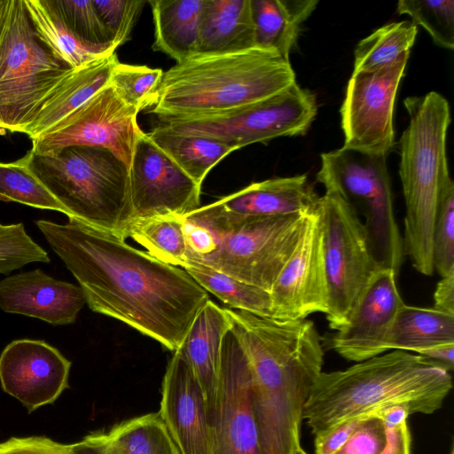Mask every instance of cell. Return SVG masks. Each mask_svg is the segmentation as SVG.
Here are the masks:
<instances>
[{
    "mask_svg": "<svg viewBox=\"0 0 454 454\" xmlns=\"http://www.w3.org/2000/svg\"><path fill=\"white\" fill-rule=\"evenodd\" d=\"M35 224L78 281L92 311L128 325L173 353L180 348L209 300L184 269L74 217L65 224Z\"/></svg>",
    "mask_w": 454,
    "mask_h": 454,
    "instance_id": "cell-1",
    "label": "cell"
},
{
    "mask_svg": "<svg viewBox=\"0 0 454 454\" xmlns=\"http://www.w3.org/2000/svg\"><path fill=\"white\" fill-rule=\"evenodd\" d=\"M224 310L247 364L261 454H294L301 446L304 407L324 364L317 327L306 318Z\"/></svg>",
    "mask_w": 454,
    "mask_h": 454,
    "instance_id": "cell-2",
    "label": "cell"
},
{
    "mask_svg": "<svg viewBox=\"0 0 454 454\" xmlns=\"http://www.w3.org/2000/svg\"><path fill=\"white\" fill-rule=\"evenodd\" d=\"M452 388L444 366L403 350L358 362L340 371L322 372L308 396L303 419L316 435L350 418L389 406L410 414H432Z\"/></svg>",
    "mask_w": 454,
    "mask_h": 454,
    "instance_id": "cell-3",
    "label": "cell"
},
{
    "mask_svg": "<svg viewBox=\"0 0 454 454\" xmlns=\"http://www.w3.org/2000/svg\"><path fill=\"white\" fill-rule=\"evenodd\" d=\"M290 60L255 47L227 54H194L163 73L158 119L216 115L270 98L295 83Z\"/></svg>",
    "mask_w": 454,
    "mask_h": 454,
    "instance_id": "cell-4",
    "label": "cell"
},
{
    "mask_svg": "<svg viewBox=\"0 0 454 454\" xmlns=\"http://www.w3.org/2000/svg\"><path fill=\"white\" fill-rule=\"evenodd\" d=\"M409 122L399 140V175L405 201L404 254L432 276L433 231L442 189L451 180L446 153L450 123L447 99L436 91L403 101Z\"/></svg>",
    "mask_w": 454,
    "mask_h": 454,
    "instance_id": "cell-5",
    "label": "cell"
},
{
    "mask_svg": "<svg viewBox=\"0 0 454 454\" xmlns=\"http://www.w3.org/2000/svg\"><path fill=\"white\" fill-rule=\"evenodd\" d=\"M30 171L69 216L124 239L133 222L127 165L106 148L74 145L25 155Z\"/></svg>",
    "mask_w": 454,
    "mask_h": 454,
    "instance_id": "cell-6",
    "label": "cell"
},
{
    "mask_svg": "<svg viewBox=\"0 0 454 454\" xmlns=\"http://www.w3.org/2000/svg\"><path fill=\"white\" fill-rule=\"evenodd\" d=\"M73 70L40 37L25 0H0V129L27 134Z\"/></svg>",
    "mask_w": 454,
    "mask_h": 454,
    "instance_id": "cell-7",
    "label": "cell"
},
{
    "mask_svg": "<svg viewBox=\"0 0 454 454\" xmlns=\"http://www.w3.org/2000/svg\"><path fill=\"white\" fill-rule=\"evenodd\" d=\"M310 212L241 216L223 212L212 202L187 215L204 223L215 238L216 249L207 266L270 293L296 247Z\"/></svg>",
    "mask_w": 454,
    "mask_h": 454,
    "instance_id": "cell-8",
    "label": "cell"
},
{
    "mask_svg": "<svg viewBox=\"0 0 454 454\" xmlns=\"http://www.w3.org/2000/svg\"><path fill=\"white\" fill-rule=\"evenodd\" d=\"M317 180L325 192L338 195L358 216L364 217L363 223L378 267L398 274L404 249L394 213L386 157L342 146L321 154Z\"/></svg>",
    "mask_w": 454,
    "mask_h": 454,
    "instance_id": "cell-9",
    "label": "cell"
},
{
    "mask_svg": "<svg viewBox=\"0 0 454 454\" xmlns=\"http://www.w3.org/2000/svg\"><path fill=\"white\" fill-rule=\"evenodd\" d=\"M317 214L328 292L326 318L333 330L344 325L372 278L380 270L356 213L338 195L319 197Z\"/></svg>",
    "mask_w": 454,
    "mask_h": 454,
    "instance_id": "cell-10",
    "label": "cell"
},
{
    "mask_svg": "<svg viewBox=\"0 0 454 454\" xmlns=\"http://www.w3.org/2000/svg\"><path fill=\"white\" fill-rule=\"evenodd\" d=\"M317 111L315 95L297 82L264 100L209 116L158 119L156 127L173 133L196 135L240 149L279 137L303 135Z\"/></svg>",
    "mask_w": 454,
    "mask_h": 454,
    "instance_id": "cell-11",
    "label": "cell"
},
{
    "mask_svg": "<svg viewBox=\"0 0 454 454\" xmlns=\"http://www.w3.org/2000/svg\"><path fill=\"white\" fill-rule=\"evenodd\" d=\"M409 56L376 70L352 73L340 107L343 147L387 158L395 144L394 107Z\"/></svg>",
    "mask_w": 454,
    "mask_h": 454,
    "instance_id": "cell-12",
    "label": "cell"
},
{
    "mask_svg": "<svg viewBox=\"0 0 454 454\" xmlns=\"http://www.w3.org/2000/svg\"><path fill=\"white\" fill-rule=\"evenodd\" d=\"M137 114L108 83L51 129L32 139L31 151L51 154L74 145L102 147L129 168L143 131Z\"/></svg>",
    "mask_w": 454,
    "mask_h": 454,
    "instance_id": "cell-13",
    "label": "cell"
},
{
    "mask_svg": "<svg viewBox=\"0 0 454 454\" xmlns=\"http://www.w3.org/2000/svg\"><path fill=\"white\" fill-rule=\"evenodd\" d=\"M129 176L133 222L184 217L200 207L201 186L144 131L136 142Z\"/></svg>",
    "mask_w": 454,
    "mask_h": 454,
    "instance_id": "cell-14",
    "label": "cell"
},
{
    "mask_svg": "<svg viewBox=\"0 0 454 454\" xmlns=\"http://www.w3.org/2000/svg\"><path fill=\"white\" fill-rule=\"evenodd\" d=\"M208 415L211 454H261L252 408L250 374L230 325L223 339L217 400Z\"/></svg>",
    "mask_w": 454,
    "mask_h": 454,
    "instance_id": "cell-15",
    "label": "cell"
},
{
    "mask_svg": "<svg viewBox=\"0 0 454 454\" xmlns=\"http://www.w3.org/2000/svg\"><path fill=\"white\" fill-rule=\"evenodd\" d=\"M270 294L272 318L298 320L316 312L327 313V283L317 207L309 214L301 237Z\"/></svg>",
    "mask_w": 454,
    "mask_h": 454,
    "instance_id": "cell-16",
    "label": "cell"
},
{
    "mask_svg": "<svg viewBox=\"0 0 454 454\" xmlns=\"http://www.w3.org/2000/svg\"><path fill=\"white\" fill-rule=\"evenodd\" d=\"M396 276L389 269L376 272L348 322L332 336L331 348L343 358L358 363L387 351L393 323L405 304L396 285Z\"/></svg>",
    "mask_w": 454,
    "mask_h": 454,
    "instance_id": "cell-17",
    "label": "cell"
},
{
    "mask_svg": "<svg viewBox=\"0 0 454 454\" xmlns=\"http://www.w3.org/2000/svg\"><path fill=\"white\" fill-rule=\"evenodd\" d=\"M70 368L71 362L44 340H16L0 355L1 386L32 412L68 387Z\"/></svg>",
    "mask_w": 454,
    "mask_h": 454,
    "instance_id": "cell-18",
    "label": "cell"
},
{
    "mask_svg": "<svg viewBox=\"0 0 454 454\" xmlns=\"http://www.w3.org/2000/svg\"><path fill=\"white\" fill-rule=\"evenodd\" d=\"M159 413L180 454H211L206 400L180 348L173 353L166 368Z\"/></svg>",
    "mask_w": 454,
    "mask_h": 454,
    "instance_id": "cell-19",
    "label": "cell"
},
{
    "mask_svg": "<svg viewBox=\"0 0 454 454\" xmlns=\"http://www.w3.org/2000/svg\"><path fill=\"white\" fill-rule=\"evenodd\" d=\"M86 303L80 286L36 269L0 281V309L53 325L73 324Z\"/></svg>",
    "mask_w": 454,
    "mask_h": 454,
    "instance_id": "cell-20",
    "label": "cell"
},
{
    "mask_svg": "<svg viewBox=\"0 0 454 454\" xmlns=\"http://www.w3.org/2000/svg\"><path fill=\"white\" fill-rule=\"evenodd\" d=\"M318 200L307 176L299 175L252 183L213 204L236 215L270 217L307 214Z\"/></svg>",
    "mask_w": 454,
    "mask_h": 454,
    "instance_id": "cell-21",
    "label": "cell"
},
{
    "mask_svg": "<svg viewBox=\"0 0 454 454\" xmlns=\"http://www.w3.org/2000/svg\"><path fill=\"white\" fill-rule=\"evenodd\" d=\"M229 321L224 308L210 299L202 306L180 347L211 411L216 403L223 335Z\"/></svg>",
    "mask_w": 454,
    "mask_h": 454,
    "instance_id": "cell-22",
    "label": "cell"
},
{
    "mask_svg": "<svg viewBox=\"0 0 454 454\" xmlns=\"http://www.w3.org/2000/svg\"><path fill=\"white\" fill-rule=\"evenodd\" d=\"M70 449L72 454H180L159 412L91 433Z\"/></svg>",
    "mask_w": 454,
    "mask_h": 454,
    "instance_id": "cell-23",
    "label": "cell"
},
{
    "mask_svg": "<svg viewBox=\"0 0 454 454\" xmlns=\"http://www.w3.org/2000/svg\"><path fill=\"white\" fill-rule=\"evenodd\" d=\"M255 47L251 0H204L196 54H227Z\"/></svg>",
    "mask_w": 454,
    "mask_h": 454,
    "instance_id": "cell-24",
    "label": "cell"
},
{
    "mask_svg": "<svg viewBox=\"0 0 454 454\" xmlns=\"http://www.w3.org/2000/svg\"><path fill=\"white\" fill-rule=\"evenodd\" d=\"M118 62L116 53L113 52L74 68L49 96L28 128L27 135L31 140L51 129L106 86Z\"/></svg>",
    "mask_w": 454,
    "mask_h": 454,
    "instance_id": "cell-25",
    "label": "cell"
},
{
    "mask_svg": "<svg viewBox=\"0 0 454 454\" xmlns=\"http://www.w3.org/2000/svg\"><path fill=\"white\" fill-rule=\"evenodd\" d=\"M154 22L152 48L180 63L197 52L204 0H150Z\"/></svg>",
    "mask_w": 454,
    "mask_h": 454,
    "instance_id": "cell-26",
    "label": "cell"
},
{
    "mask_svg": "<svg viewBox=\"0 0 454 454\" xmlns=\"http://www.w3.org/2000/svg\"><path fill=\"white\" fill-rule=\"evenodd\" d=\"M317 4V0H251L256 46L290 60L301 26Z\"/></svg>",
    "mask_w": 454,
    "mask_h": 454,
    "instance_id": "cell-27",
    "label": "cell"
},
{
    "mask_svg": "<svg viewBox=\"0 0 454 454\" xmlns=\"http://www.w3.org/2000/svg\"><path fill=\"white\" fill-rule=\"evenodd\" d=\"M448 343H454V315L434 308L404 304L393 323L387 349L420 355L428 348Z\"/></svg>",
    "mask_w": 454,
    "mask_h": 454,
    "instance_id": "cell-28",
    "label": "cell"
},
{
    "mask_svg": "<svg viewBox=\"0 0 454 454\" xmlns=\"http://www.w3.org/2000/svg\"><path fill=\"white\" fill-rule=\"evenodd\" d=\"M150 139L196 184L202 183L208 172L236 149L218 141L189 134H177L156 126L147 133Z\"/></svg>",
    "mask_w": 454,
    "mask_h": 454,
    "instance_id": "cell-29",
    "label": "cell"
},
{
    "mask_svg": "<svg viewBox=\"0 0 454 454\" xmlns=\"http://www.w3.org/2000/svg\"><path fill=\"white\" fill-rule=\"evenodd\" d=\"M183 269L199 286L216 296L230 309L272 317L269 292L201 263L188 262Z\"/></svg>",
    "mask_w": 454,
    "mask_h": 454,
    "instance_id": "cell-30",
    "label": "cell"
},
{
    "mask_svg": "<svg viewBox=\"0 0 454 454\" xmlns=\"http://www.w3.org/2000/svg\"><path fill=\"white\" fill-rule=\"evenodd\" d=\"M28 13L40 37L62 60L76 68L101 56L105 51L81 41L66 25L47 0H25Z\"/></svg>",
    "mask_w": 454,
    "mask_h": 454,
    "instance_id": "cell-31",
    "label": "cell"
},
{
    "mask_svg": "<svg viewBox=\"0 0 454 454\" xmlns=\"http://www.w3.org/2000/svg\"><path fill=\"white\" fill-rule=\"evenodd\" d=\"M418 34L411 21L387 23L361 40L354 51V70L372 71L388 66L411 51Z\"/></svg>",
    "mask_w": 454,
    "mask_h": 454,
    "instance_id": "cell-32",
    "label": "cell"
},
{
    "mask_svg": "<svg viewBox=\"0 0 454 454\" xmlns=\"http://www.w3.org/2000/svg\"><path fill=\"white\" fill-rule=\"evenodd\" d=\"M129 237L143 246L155 259L182 269L187 263L183 217L160 216L135 221Z\"/></svg>",
    "mask_w": 454,
    "mask_h": 454,
    "instance_id": "cell-33",
    "label": "cell"
},
{
    "mask_svg": "<svg viewBox=\"0 0 454 454\" xmlns=\"http://www.w3.org/2000/svg\"><path fill=\"white\" fill-rule=\"evenodd\" d=\"M0 195L10 201L59 211L69 216L66 207L30 171L25 156L13 162H0Z\"/></svg>",
    "mask_w": 454,
    "mask_h": 454,
    "instance_id": "cell-34",
    "label": "cell"
},
{
    "mask_svg": "<svg viewBox=\"0 0 454 454\" xmlns=\"http://www.w3.org/2000/svg\"><path fill=\"white\" fill-rule=\"evenodd\" d=\"M163 73L160 68L119 61L113 68L109 84L127 105L139 113L155 105Z\"/></svg>",
    "mask_w": 454,
    "mask_h": 454,
    "instance_id": "cell-35",
    "label": "cell"
},
{
    "mask_svg": "<svg viewBox=\"0 0 454 454\" xmlns=\"http://www.w3.org/2000/svg\"><path fill=\"white\" fill-rule=\"evenodd\" d=\"M397 12L410 16L413 24L427 30L434 44L453 50V0H400Z\"/></svg>",
    "mask_w": 454,
    "mask_h": 454,
    "instance_id": "cell-36",
    "label": "cell"
},
{
    "mask_svg": "<svg viewBox=\"0 0 454 454\" xmlns=\"http://www.w3.org/2000/svg\"><path fill=\"white\" fill-rule=\"evenodd\" d=\"M68 28L86 44L115 51L117 49L101 20L92 0H47Z\"/></svg>",
    "mask_w": 454,
    "mask_h": 454,
    "instance_id": "cell-37",
    "label": "cell"
},
{
    "mask_svg": "<svg viewBox=\"0 0 454 454\" xmlns=\"http://www.w3.org/2000/svg\"><path fill=\"white\" fill-rule=\"evenodd\" d=\"M433 265L440 277L454 271V183H447L440 196L433 231Z\"/></svg>",
    "mask_w": 454,
    "mask_h": 454,
    "instance_id": "cell-38",
    "label": "cell"
},
{
    "mask_svg": "<svg viewBox=\"0 0 454 454\" xmlns=\"http://www.w3.org/2000/svg\"><path fill=\"white\" fill-rule=\"evenodd\" d=\"M35 262H50V258L26 232L24 224L0 223V273L9 274Z\"/></svg>",
    "mask_w": 454,
    "mask_h": 454,
    "instance_id": "cell-39",
    "label": "cell"
},
{
    "mask_svg": "<svg viewBox=\"0 0 454 454\" xmlns=\"http://www.w3.org/2000/svg\"><path fill=\"white\" fill-rule=\"evenodd\" d=\"M106 27L113 44L118 48L130 39L131 31L145 1L141 0H92Z\"/></svg>",
    "mask_w": 454,
    "mask_h": 454,
    "instance_id": "cell-40",
    "label": "cell"
},
{
    "mask_svg": "<svg viewBox=\"0 0 454 454\" xmlns=\"http://www.w3.org/2000/svg\"><path fill=\"white\" fill-rule=\"evenodd\" d=\"M386 440L384 423L377 418H368L335 454H380Z\"/></svg>",
    "mask_w": 454,
    "mask_h": 454,
    "instance_id": "cell-41",
    "label": "cell"
},
{
    "mask_svg": "<svg viewBox=\"0 0 454 454\" xmlns=\"http://www.w3.org/2000/svg\"><path fill=\"white\" fill-rule=\"evenodd\" d=\"M372 413L350 418L315 435L316 454H335L348 440L351 434Z\"/></svg>",
    "mask_w": 454,
    "mask_h": 454,
    "instance_id": "cell-42",
    "label": "cell"
},
{
    "mask_svg": "<svg viewBox=\"0 0 454 454\" xmlns=\"http://www.w3.org/2000/svg\"><path fill=\"white\" fill-rule=\"evenodd\" d=\"M0 454H72L70 444L45 436L12 437L0 443Z\"/></svg>",
    "mask_w": 454,
    "mask_h": 454,
    "instance_id": "cell-43",
    "label": "cell"
},
{
    "mask_svg": "<svg viewBox=\"0 0 454 454\" xmlns=\"http://www.w3.org/2000/svg\"><path fill=\"white\" fill-rule=\"evenodd\" d=\"M386 427V444L380 454H411V435L407 420Z\"/></svg>",
    "mask_w": 454,
    "mask_h": 454,
    "instance_id": "cell-44",
    "label": "cell"
},
{
    "mask_svg": "<svg viewBox=\"0 0 454 454\" xmlns=\"http://www.w3.org/2000/svg\"><path fill=\"white\" fill-rule=\"evenodd\" d=\"M433 308L454 315V271L441 277L434 293Z\"/></svg>",
    "mask_w": 454,
    "mask_h": 454,
    "instance_id": "cell-45",
    "label": "cell"
},
{
    "mask_svg": "<svg viewBox=\"0 0 454 454\" xmlns=\"http://www.w3.org/2000/svg\"><path fill=\"white\" fill-rule=\"evenodd\" d=\"M294 454H308L301 446L298 447Z\"/></svg>",
    "mask_w": 454,
    "mask_h": 454,
    "instance_id": "cell-46",
    "label": "cell"
},
{
    "mask_svg": "<svg viewBox=\"0 0 454 454\" xmlns=\"http://www.w3.org/2000/svg\"><path fill=\"white\" fill-rule=\"evenodd\" d=\"M0 200L5 201V202H11L7 198H5V197H4L2 195H0Z\"/></svg>",
    "mask_w": 454,
    "mask_h": 454,
    "instance_id": "cell-47",
    "label": "cell"
}]
</instances>
